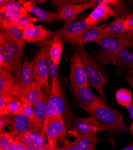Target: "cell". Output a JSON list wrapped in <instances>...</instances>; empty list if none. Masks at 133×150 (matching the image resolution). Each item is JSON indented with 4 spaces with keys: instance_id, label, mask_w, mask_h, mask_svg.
Segmentation results:
<instances>
[{
    "instance_id": "cell-12",
    "label": "cell",
    "mask_w": 133,
    "mask_h": 150,
    "mask_svg": "<svg viewBox=\"0 0 133 150\" xmlns=\"http://www.w3.org/2000/svg\"><path fill=\"white\" fill-rule=\"evenodd\" d=\"M32 81L38 82L44 89L49 82V74L46 61V47L45 43L41 46L40 51L33 59Z\"/></svg>"
},
{
    "instance_id": "cell-5",
    "label": "cell",
    "mask_w": 133,
    "mask_h": 150,
    "mask_svg": "<svg viewBox=\"0 0 133 150\" xmlns=\"http://www.w3.org/2000/svg\"><path fill=\"white\" fill-rule=\"evenodd\" d=\"M87 16H78L74 20L65 22V25L54 31L50 32L49 37L52 41L59 40L63 43L75 39L84 31L90 27L86 22Z\"/></svg>"
},
{
    "instance_id": "cell-43",
    "label": "cell",
    "mask_w": 133,
    "mask_h": 150,
    "mask_svg": "<svg viewBox=\"0 0 133 150\" xmlns=\"http://www.w3.org/2000/svg\"><path fill=\"white\" fill-rule=\"evenodd\" d=\"M10 0H1L0 1V7H2L4 6L6 4H7L9 2Z\"/></svg>"
},
{
    "instance_id": "cell-44",
    "label": "cell",
    "mask_w": 133,
    "mask_h": 150,
    "mask_svg": "<svg viewBox=\"0 0 133 150\" xmlns=\"http://www.w3.org/2000/svg\"><path fill=\"white\" fill-rule=\"evenodd\" d=\"M130 131L132 136V137H133V122H132L131 126H130Z\"/></svg>"
},
{
    "instance_id": "cell-17",
    "label": "cell",
    "mask_w": 133,
    "mask_h": 150,
    "mask_svg": "<svg viewBox=\"0 0 133 150\" xmlns=\"http://www.w3.org/2000/svg\"><path fill=\"white\" fill-rule=\"evenodd\" d=\"M28 12L33 15L36 18L41 21L48 23H52L58 20H62L60 11H50L45 10L37 4L29 1H19Z\"/></svg>"
},
{
    "instance_id": "cell-26",
    "label": "cell",
    "mask_w": 133,
    "mask_h": 150,
    "mask_svg": "<svg viewBox=\"0 0 133 150\" xmlns=\"http://www.w3.org/2000/svg\"><path fill=\"white\" fill-rule=\"evenodd\" d=\"M124 18H120L115 20L112 23L107 25H103V31L106 34H117L126 33L128 31L125 24Z\"/></svg>"
},
{
    "instance_id": "cell-8",
    "label": "cell",
    "mask_w": 133,
    "mask_h": 150,
    "mask_svg": "<svg viewBox=\"0 0 133 150\" xmlns=\"http://www.w3.org/2000/svg\"><path fill=\"white\" fill-rule=\"evenodd\" d=\"M95 43L107 51L133 48V31L117 34H109Z\"/></svg>"
},
{
    "instance_id": "cell-3",
    "label": "cell",
    "mask_w": 133,
    "mask_h": 150,
    "mask_svg": "<svg viewBox=\"0 0 133 150\" xmlns=\"http://www.w3.org/2000/svg\"><path fill=\"white\" fill-rule=\"evenodd\" d=\"M77 46V51L86 71L88 83L94 87L99 93L100 97L105 102H107V98L104 92V86L106 82V79L102 72L99 66L91 56L87 53L84 45H80Z\"/></svg>"
},
{
    "instance_id": "cell-22",
    "label": "cell",
    "mask_w": 133,
    "mask_h": 150,
    "mask_svg": "<svg viewBox=\"0 0 133 150\" xmlns=\"http://www.w3.org/2000/svg\"><path fill=\"white\" fill-rule=\"evenodd\" d=\"M24 37L26 42L34 43L45 41L50 36V32L42 25L31 24L23 30Z\"/></svg>"
},
{
    "instance_id": "cell-32",
    "label": "cell",
    "mask_w": 133,
    "mask_h": 150,
    "mask_svg": "<svg viewBox=\"0 0 133 150\" xmlns=\"http://www.w3.org/2000/svg\"><path fill=\"white\" fill-rule=\"evenodd\" d=\"M15 139L9 132H4L0 134V149L11 150V147Z\"/></svg>"
},
{
    "instance_id": "cell-27",
    "label": "cell",
    "mask_w": 133,
    "mask_h": 150,
    "mask_svg": "<svg viewBox=\"0 0 133 150\" xmlns=\"http://www.w3.org/2000/svg\"><path fill=\"white\" fill-rule=\"evenodd\" d=\"M52 41H47L45 43L46 47V61L48 67V74L51 79L52 82L58 81V66H57L49 54V49Z\"/></svg>"
},
{
    "instance_id": "cell-34",
    "label": "cell",
    "mask_w": 133,
    "mask_h": 150,
    "mask_svg": "<svg viewBox=\"0 0 133 150\" xmlns=\"http://www.w3.org/2000/svg\"><path fill=\"white\" fill-rule=\"evenodd\" d=\"M21 114H22L23 115H24L25 117H26L27 118H28L29 120L32 121V122L38 124L37 121H36L35 112H34L33 108L32 105H31L30 104H28V103H23V108H22ZM39 126H40V125H39ZM40 127H41V126H40Z\"/></svg>"
},
{
    "instance_id": "cell-4",
    "label": "cell",
    "mask_w": 133,
    "mask_h": 150,
    "mask_svg": "<svg viewBox=\"0 0 133 150\" xmlns=\"http://www.w3.org/2000/svg\"><path fill=\"white\" fill-rule=\"evenodd\" d=\"M91 57L101 64H113L118 66H123L133 69V51L124 49L115 51L101 50L95 52Z\"/></svg>"
},
{
    "instance_id": "cell-20",
    "label": "cell",
    "mask_w": 133,
    "mask_h": 150,
    "mask_svg": "<svg viewBox=\"0 0 133 150\" xmlns=\"http://www.w3.org/2000/svg\"><path fill=\"white\" fill-rule=\"evenodd\" d=\"M103 31V25L100 27H90L84 31L77 38L69 41V43L72 45H84L90 42H95L97 40L107 35Z\"/></svg>"
},
{
    "instance_id": "cell-9",
    "label": "cell",
    "mask_w": 133,
    "mask_h": 150,
    "mask_svg": "<svg viewBox=\"0 0 133 150\" xmlns=\"http://www.w3.org/2000/svg\"><path fill=\"white\" fill-rule=\"evenodd\" d=\"M120 4L115 0H99L97 1V6L86 18V22L90 27L96 26L99 23L109 19L115 15L113 7H117Z\"/></svg>"
},
{
    "instance_id": "cell-40",
    "label": "cell",
    "mask_w": 133,
    "mask_h": 150,
    "mask_svg": "<svg viewBox=\"0 0 133 150\" xmlns=\"http://www.w3.org/2000/svg\"><path fill=\"white\" fill-rule=\"evenodd\" d=\"M125 78L133 88V69L129 70L128 72L126 73L125 75Z\"/></svg>"
},
{
    "instance_id": "cell-37",
    "label": "cell",
    "mask_w": 133,
    "mask_h": 150,
    "mask_svg": "<svg viewBox=\"0 0 133 150\" xmlns=\"http://www.w3.org/2000/svg\"><path fill=\"white\" fill-rule=\"evenodd\" d=\"M13 100H14L10 97L0 94V111L3 110L9 102Z\"/></svg>"
},
{
    "instance_id": "cell-31",
    "label": "cell",
    "mask_w": 133,
    "mask_h": 150,
    "mask_svg": "<svg viewBox=\"0 0 133 150\" xmlns=\"http://www.w3.org/2000/svg\"><path fill=\"white\" fill-rule=\"evenodd\" d=\"M16 141L22 143L28 150H42V148L28 132L17 137Z\"/></svg>"
},
{
    "instance_id": "cell-14",
    "label": "cell",
    "mask_w": 133,
    "mask_h": 150,
    "mask_svg": "<svg viewBox=\"0 0 133 150\" xmlns=\"http://www.w3.org/2000/svg\"><path fill=\"white\" fill-rule=\"evenodd\" d=\"M101 132L98 124L90 116L75 118L74 122V127L68 130L67 133L70 136L75 138L82 136H89L96 135L98 132Z\"/></svg>"
},
{
    "instance_id": "cell-25",
    "label": "cell",
    "mask_w": 133,
    "mask_h": 150,
    "mask_svg": "<svg viewBox=\"0 0 133 150\" xmlns=\"http://www.w3.org/2000/svg\"><path fill=\"white\" fill-rule=\"evenodd\" d=\"M1 27L6 30L12 39L25 45L26 42L24 37L23 30L19 28L16 25L9 23H1Z\"/></svg>"
},
{
    "instance_id": "cell-7",
    "label": "cell",
    "mask_w": 133,
    "mask_h": 150,
    "mask_svg": "<svg viewBox=\"0 0 133 150\" xmlns=\"http://www.w3.org/2000/svg\"><path fill=\"white\" fill-rule=\"evenodd\" d=\"M66 125L65 119L62 115H57L52 117L48 121L44 132L46 136L48 144L52 150H57L58 138L61 141H64L66 137Z\"/></svg>"
},
{
    "instance_id": "cell-45",
    "label": "cell",
    "mask_w": 133,
    "mask_h": 150,
    "mask_svg": "<svg viewBox=\"0 0 133 150\" xmlns=\"http://www.w3.org/2000/svg\"><path fill=\"white\" fill-rule=\"evenodd\" d=\"M42 150H52V149H51L50 148L49 145H48H48H47L42 149Z\"/></svg>"
},
{
    "instance_id": "cell-19",
    "label": "cell",
    "mask_w": 133,
    "mask_h": 150,
    "mask_svg": "<svg viewBox=\"0 0 133 150\" xmlns=\"http://www.w3.org/2000/svg\"><path fill=\"white\" fill-rule=\"evenodd\" d=\"M0 94L14 100H18L15 94L13 75L3 67H0Z\"/></svg>"
},
{
    "instance_id": "cell-13",
    "label": "cell",
    "mask_w": 133,
    "mask_h": 150,
    "mask_svg": "<svg viewBox=\"0 0 133 150\" xmlns=\"http://www.w3.org/2000/svg\"><path fill=\"white\" fill-rule=\"evenodd\" d=\"M10 120L8 126L9 132L15 139L20 135L29 132L33 129L39 130L42 132V127L37 123H35L22 114L6 115Z\"/></svg>"
},
{
    "instance_id": "cell-2",
    "label": "cell",
    "mask_w": 133,
    "mask_h": 150,
    "mask_svg": "<svg viewBox=\"0 0 133 150\" xmlns=\"http://www.w3.org/2000/svg\"><path fill=\"white\" fill-rule=\"evenodd\" d=\"M24 45L12 39L1 27L0 31V67H3L13 76L21 67Z\"/></svg>"
},
{
    "instance_id": "cell-42",
    "label": "cell",
    "mask_w": 133,
    "mask_h": 150,
    "mask_svg": "<svg viewBox=\"0 0 133 150\" xmlns=\"http://www.w3.org/2000/svg\"><path fill=\"white\" fill-rule=\"evenodd\" d=\"M120 150H133V142H132L127 147L120 149Z\"/></svg>"
},
{
    "instance_id": "cell-38",
    "label": "cell",
    "mask_w": 133,
    "mask_h": 150,
    "mask_svg": "<svg viewBox=\"0 0 133 150\" xmlns=\"http://www.w3.org/2000/svg\"><path fill=\"white\" fill-rule=\"evenodd\" d=\"M126 28L129 31H133V14L128 15L125 19Z\"/></svg>"
},
{
    "instance_id": "cell-6",
    "label": "cell",
    "mask_w": 133,
    "mask_h": 150,
    "mask_svg": "<svg viewBox=\"0 0 133 150\" xmlns=\"http://www.w3.org/2000/svg\"><path fill=\"white\" fill-rule=\"evenodd\" d=\"M67 114L66 100L60 83L58 81L52 82L51 95L47 105L46 117L43 124L42 133L44 134L47 123L52 117L57 115H62L64 117L67 116Z\"/></svg>"
},
{
    "instance_id": "cell-29",
    "label": "cell",
    "mask_w": 133,
    "mask_h": 150,
    "mask_svg": "<svg viewBox=\"0 0 133 150\" xmlns=\"http://www.w3.org/2000/svg\"><path fill=\"white\" fill-rule=\"evenodd\" d=\"M52 41V40H51ZM63 43L61 41H52L49 49V54L51 59L58 66L61 61L63 52Z\"/></svg>"
},
{
    "instance_id": "cell-46",
    "label": "cell",
    "mask_w": 133,
    "mask_h": 150,
    "mask_svg": "<svg viewBox=\"0 0 133 150\" xmlns=\"http://www.w3.org/2000/svg\"><path fill=\"white\" fill-rule=\"evenodd\" d=\"M0 150H1V149H0Z\"/></svg>"
},
{
    "instance_id": "cell-33",
    "label": "cell",
    "mask_w": 133,
    "mask_h": 150,
    "mask_svg": "<svg viewBox=\"0 0 133 150\" xmlns=\"http://www.w3.org/2000/svg\"><path fill=\"white\" fill-rule=\"evenodd\" d=\"M38 19L36 18L32 17L31 15H26L23 16L19 18L16 22L15 25L22 30H24L26 28L31 24L38 22Z\"/></svg>"
},
{
    "instance_id": "cell-18",
    "label": "cell",
    "mask_w": 133,
    "mask_h": 150,
    "mask_svg": "<svg viewBox=\"0 0 133 150\" xmlns=\"http://www.w3.org/2000/svg\"><path fill=\"white\" fill-rule=\"evenodd\" d=\"M97 6V1H89L79 4H70L60 8V13L62 20L69 22L76 19L82 11Z\"/></svg>"
},
{
    "instance_id": "cell-35",
    "label": "cell",
    "mask_w": 133,
    "mask_h": 150,
    "mask_svg": "<svg viewBox=\"0 0 133 150\" xmlns=\"http://www.w3.org/2000/svg\"><path fill=\"white\" fill-rule=\"evenodd\" d=\"M10 123V120L7 117L0 115V133L4 132L6 128L8 127Z\"/></svg>"
},
{
    "instance_id": "cell-21",
    "label": "cell",
    "mask_w": 133,
    "mask_h": 150,
    "mask_svg": "<svg viewBox=\"0 0 133 150\" xmlns=\"http://www.w3.org/2000/svg\"><path fill=\"white\" fill-rule=\"evenodd\" d=\"M51 88L52 83L49 82L44 87V94L42 98L33 105L36 121L40 126L42 127V128L46 117L47 105L51 95Z\"/></svg>"
},
{
    "instance_id": "cell-41",
    "label": "cell",
    "mask_w": 133,
    "mask_h": 150,
    "mask_svg": "<svg viewBox=\"0 0 133 150\" xmlns=\"http://www.w3.org/2000/svg\"><path fill=\"white\" fill-rule=\"evenodd\" d=\"M127 109L128 112V113L131 118V119L132 120V122H133V102L131 103V104L127 108Z\"/></svg>"
},
{
    "instance_id": "cell-30",
    "label": "cell",
    "mask_w": 133,
    "mask_h": 150,
    "mask_svg": "<svg viewBox=\"0 0 133 150\" xmlns=\"http://www.w3.org/2000/svg\"><path fill=\"white\" fill-rule=\"evenodd\" d=\"M23 103L20 100H15L9 102L6 108L0 111V115H17L22 113Z\"/></svg>"
},
{
    "instance_id": "cell-28",
    "label": "cell",
    "mask_w": 133,
    "mask_h": 150,
    "mask_svg": "<svg viewBox=\"0 0 133 150\" xmlns=\"http://www.w3.org/2000/svg\"><path fill=\"white\" fill-rule=\"evenodd\" d=\"M115 99L118 105L127 108L133 102L132 92L128 89L120 88L115 93Z\"/></svg>"
},
{
    "instance_id": "cell-39",
    "label": "cell",
    "mask_w": 133,
    "mask_h": 150,
    "mask_svg": "<svg viewBox=\"0 0 133 150\" xmlns=\"http://www.w3.org/2000/svg\"><path fill=\"white\" fill-rule=\"evenodd\" d=\"M11 150H28V149L22 143L15 140L11 147Z\"/></svg>"
},
{
    "instance_id": "cell-10",
    "label": "cell",
    "mask_w": 133,
    "mask_h": 150,
    "mask_svg": "<svg viewBox=\"0 0 133 150\" xmlns=\"http://www.w3.org/2000/svg\"><path fill=\"white\" fill-rule=\"evenodd\" d=\"M34 61L26 59L15 75V91L18 100L22 93L31 85Z\"/></svg>"
},
{
    "instance_id": "cell-23",
    "label": "cell",
    "mask_w": 133,
    "mask_h": 150,
    "mask_svg": "<svg viewBox=\"0 0 133 150\" xmlns=\"http://www.w3.org/2000/svg\"><path fill=\"white\" fill-rule=\"evenodd\" d=\"M44 94V89L37 81H33L31 85L28 89L24 91L19 100L23 103H26L31 105H35L42 98Z\"/></svg>"
},
{
    "instance_id": "cell-24",
    "label": "cell",
    "mask_w": 133,
    "mask_h": 150,
    "mask_svg": "<svg viewBox=\"0 0 133 150\" xmlns=\"http://www.w3.org/2000/svg\"><path fill=\"white\" fill-rule=\"evenodd\" d=\"M74 142L78 150H94L99 139L96 135H94L77 137Z\"/></svg>"
},
{
    "instance_id": "cell-1",
    "label": "cell",
    "mask_w": 133,
    "mask_h": 150,
    "mask_svg": "<svg viewBox=\"0 0 133 150\" xmlns=\"http://www.w3.org/2000/svg\"><path fill=\"white\" fill-rule=\"evenodd\" d=\"M84 110L87 112L98 124L101 132L119 133L128 130L123 115L108 105H97Z\"/></svg>"
},
{
    "instance_id": "cell-36",
    "label": "cell",
    "mask_w": 133,
    "mask_h": 150,
    "mask_svg": "<svg viewBox=\"0 0 133 150\" xmlns=\"http://www.w3.org/2000/svg\"><path fill=\"white\" fill-rule=\"evenodd\" d=\"M57 150H78L74 142H70L69 140L64 141V146Z\"/></svg>"
},
{
    "instance_id": "cell-11",
    "label": "cell",
    "mask_w": 133,
    "mask_h": 150,
    "mask_svg": "<svg viewBox=\"0 0 133 150\" xmlns=\"http://www.w3.org/2000/svg\"><path fill=\"white\" fill-rule=\"evenodd\" d=\"M70 81L73 87L89 86L86 71L78 51H75L71 58Z\"/></svg>"
},
{
    "instance_id": "cell-15",
    "label": "cell",
    "mask_w": 133,
    "mask_h": 150,
    "mask_svg": "<svg viewBox=\"0 0 133 150\" xmlns=\"http://www.w3.org/2000/svg\"><path fill=\"white\" fill-rule=\"evenodd\" d=\"M30 15L19 1L10 0L4 6L0 7L1 23H15L21 17Z\"/></svg>"
},
{
    "instance_id": "cell-16",
    "label": "cell",
    "mask_w": 133,
    "mask_h": 150,
    "mask_svg": "<svg viewBox=\"0 0 133 150\" xmlns=\"http://www.w3.org/2000/svg\"><path fill=\"white\" fill-rule=\"evenodd\" d=\"M72 90L79 103V108L85 110L97 105H107L104 100L95 95L89 86L76 88L72 86Z\"/></svg>"
}]
</instances>
